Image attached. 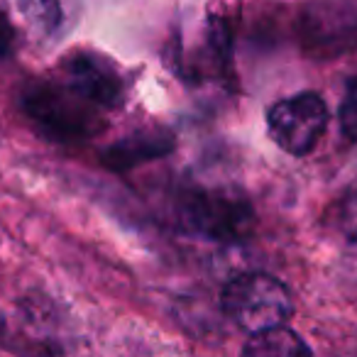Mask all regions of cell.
Listing matches in <instances>:
<instances>
[{
  "instance_id": "5b68a950",
  "label": "cell",
  "mask_w": 357,
  "mask_h": 357,
  "mask_svg": "<svg viewBox=\"0 0 357 357\" xmlns=\"http://www.w3.org/2000/svg\"><path fill=\"white\" fill-rule=\"evenodd\" d=\"M328 125L326 100L313 91L289 96L269 108V137L294 157H303L318 144Z\"/></svg>"
},
{
  "instance_id": "8992f818",
  "label": "cell",
  "mask_w": 357,
  "mask_h": 357,
  "mask_svg": "<svg viewBox=\"0 0 357 357\" xmlns=\"http://www.w3.org/2000/svg\"><path fill=\"white\" fill-rule=\"evenodd\" d=\"M56 79L89 98L91 103L110 110L123 100V76L108 59L93 52H74L59 64Z\"/></svg>"
},
{
  "instance_id": "3957f363",
  "label": "cell",
  "mask_w": 357,
  "mask_h": 357,
  "mask_svg": "<svg viewBox=\"0 0 357 357\" xmlns=\"http://www.w3.org/2000/svg\"><path fill=\"white\" fill-rule=\"evenodd\" d=\"M181 223L213 243H240L255 225L252 206L238 194L220 189H194L178 206Z\"/></svg>"
},
{
  "instance_id": "52a82bcc",
  "label": "cell",
  "mask_w": 357,
  "mask_h": 357,
  "mask_svg": "<svg viewBox=\"0 0 357 357\" xmlns=\"http://www.w3.org/2000/svg\"><path fill=\"white\" fill-rule=\"evenodd\" d=\"M174 149V135L169 130H144V132H135L130 137L120 139L118 144L108 147L103 152V164L115 172H125L132 169L149 159H159Z\"/></svg>"
},
{
  "instance_id": "7c38bea8",
  "label": "cell",
  "mask_w": 357,
  "mask_h": 357,
  "mask_svg": "<svg viewBox=\"0 0 357 357\" xmlns=\"http://www.w3.org/2000/svg\"><path fill=\"white\" fill-rule=\"evenodd\" d=\"M13 25L10 20L6 17V13L0 10V61L8 59V54H10L13 50Z\"/></svg>"
},
{
  "instance_id": "6da1fadb",
  "label": "cell",
  "mask_w": 357,
  "mask_h": 357,
  "mask_svg": "<svg viewBox=\"0 0 357 357\" xmlns=\"http://www.w3.org/2000/svg\"><path fill=\"white\" fill-rule=\"evenodd\" d=\"M22 110L59 142H81L96 137L105 130L108 113L59 79L27 86L22 93Z\"/></svg>"
},
{
  "instance_id": "30bf717a",
  "label": "cell",
  "mask_w": 357,
  "mask_h": 357,
  "mask_svg": "<svg viewBox=\"0 0 357 357\" xmlns=\"http://www.w3.org/2000/svg\"><path fill=\"white\" fill-rule=\"evenodd\" d=\"M337 123L340 132L347 142H357V74L350 76L345 84V96L337 108Z\"/></svg>"
},
{
  "instance_id": "8fae6325",
  "label": "cell",
  "mask_w": 357,
  "mask_h": 357,
  "mask_svg": "<svg viewBox=\"0 0 357 357\" xmlns=\"http://www.w3.org/2000/svg\"><path fill=\"white\" fill-rule=\"evenodd\" d=\"M337 228L347 238V243L357 248V181L342 194L337 204Z\"/></svg>"
},
{
  "instance_id": "9c48e42d",
  "label": "cell",
  "mask_w": 357,
  "mask_h": 357,
  "mask_svg": "<svg viewBox=\"0 0 357 357\" xmlns=\"http://www.w3.org/2000/svg\"><path fill=\"white\" fill-rule=\"evenodd\" d=\"M17 8L37 35H52L61 22L59 0H17Z\"/></svg>"
},
{
  "instance_id": "ba28073f",
  "label": "cell",
  "mask_w": 357,
  "mask_h": 357,
  "mask_svg": "<svg viewBox=\"0 0 357 357\" xmlns=\"http://www.w3.org/2000/svg\"><path fill=\"white\" fill-rule=\"evenodd\" d=\"M245 355L257 357H294V355H311V347L301 340L294 331L282 326L264 328V331L252 333L248 345L243 347Z\"/></svg>"
},
{
  "instance_id": "277c9868",
  "label": "cell",
  "mask_w": 357,
  "mask_h": 357,
  "mask_svg": "<svg viewBox=\"0 0 357 357\" xmlns=\"http://www.w3.org/2000/svg\"><path fill=\"white\" fill-rule=\"evenodd\" d=\"M296 30L311 59H337L357 50V6L352 0H311L298 15Z\"/></svg>"
},
{
  "instance_id": "7a4b0ae2",
  "label": "cell",
  "mask_w": 357,
  "mask_h": 357,
  "mask_svg": "<svg viewBox=\"0 0 357 357\" xmlns=\"http://www.w3.org/2000/svg\"><path fill=\"white\" fill-rule=\"evenodd\" d=\"M220 303H223L225 316L248 333L282 326L294 313L289 289L279 279L259 272L230 279L223 289Z\"/></svg>"
}]
</instances>
